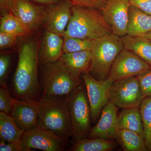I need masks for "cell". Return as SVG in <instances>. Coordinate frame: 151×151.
Segmentation results:
<instances>
[{"instance_id": "6da1fadb", "label": "cell", "mask_w": 151, "mask_h": 151, "mask_svg": "<svg viewBox=\"0 0 151 151\" xmlns=\"http://www.w3.org/2000/svg\"><path fill=\"white\" fill-rule=\"evenodd\" d=\"M39 45L35 40L24 41L20 46L12 81L15 99L39 100Z\"/></svg>"}, {"instance_id": "7a4b0ae2", "label": "cell", "mask_w": 151, "mask_h": 151, "mask_svg": "<svg viewBox=\"0 0 151 151\" xmlns=\"http://www.w3.org/2000/svg\"><path fill=\"white\" fill-rule=\"evenodd\" d=\"M37 126L65 139L72 137L68 96H49L40 98Z\"/></svg>"}, {"instance_id": "3957f363", "label": "cell", "mask_w": 151, "mask_h": 151, "mask_svg": "<svg viewBox=\"0 0 151 151\" xmlns=\"http://www.w3.org/2000/svg\"><path fill=\"white\" fill-rule=\"evenodd\" d=\"M100 10L73 6L72 15L63 37L94 40L113 33Z\"/></svg>"}, {"instance_id": "277c9868", "label": "cell", "mask_w": 151, "mask_h": 151, "mask_svg": "<svg viewBox=\"0 0 151 151\" xmlns=\"http://www.w3.org/2000/svg\"><path fill=\"white\" fill-rule=\"evenodd\" d=\"M42 66L41 86L42 94L49 96H68L83 81L59 60Z\"/></svg>"}, {"instance_id": "5b68a950", "label": "cell", "mask_w": 151, "mask_h": 151, "mask_svg": "<svg viewBox=\"0 0 151 151\" xmlns=\"http://www.w3.org/2000/svg\"><path fill=\"white\" fill-rule=\"evenodd\" d=\"M124 48L122 37L113 33L94 40L89 73L97 80L106 79L114 60Z\"/></svg>"}, {"instance_id": "8992f818", "label": "cell", "mask_w": 151, "mask_h": 151, "mask_svg": "<svg viewBox=\"0 0 151 151\" xmlns=\"http://www.w3.org/2000/svg\"><path fill=\"white\" fill-rule=\"evenodd\" d=\"M68 104L72 138L75 143L87 138L91 129L90 105L83 81L68 95Z\"/></svg>"}, {"instance_id": "52a82bcc", "label": "cell", "mask_w": 151, "mask_h": 151, "mask_svg": "<svg viewBox=\"0 0 151 151\" xmlns=\"http://www.w3.org/2000/svg\"><path fill=\"white\" fill-rule=\"evenodd\" d=\"M81 77L86 88L92 123L95 124L100 119L103 108L110 102V92L114 81L109 77L105 80H97L89 71L81 74Z\"/></svg>"}, {"instance_id": "ba28073f", "label": "cell", "mask_w": 151, "mask_h": 151, "mask_svg": "<svg viewBox=\"0 0 151 151\" xmlns=\"http://www.w3.org/2000/svg\"><path fill=\"white\" fill-rule=\"evenodd\" d=\"M137 76L113 82L109 101L122 109L139 108L144 99Z\"/></svg>"}, {"instance_id": "9c48e42d", "label": "cell", "mask_w": 151, "mask_h": 151, "mask_svg": "<svg viewBox=\"0 0 151 151\" xmlns=\"http://www.w3.org/2000/svg\"><path fill=\"white\" fill-rule=\"evenodd\" d=\"M151 67L137 55L124 48L114 60L108 77L115 82L137 76Z\"/></svg>"}, {"instance_id": "30bf717a", "label": "cell", "mask_w": 151, "mask_h": 151, "mask_svg": "<svg viewBox=\"0 0 151 151\" xmlns=\"http://www.w3.org/2000/svg\"><path fill=\"white\" fill-rule=\"evenodd\" d=\"M67 140L37 126L24 132L22 142L30 151L36 149L44 151H63L65 150Z\"/></svg>"}, {"instance_id": "8fae6325", "label": "cell", "mask_w": 151, "mask_h": 151, "mask_svg": "<svg viewBox=\"0 0 151 151\" xmlns=\"http://www.w3.org/2000/svg\"><path fill=\"white\" fill-rule=\"evenodd\" d=\"M46 6L40 5L30 0H12L10 12L13 14L29 32L43 25Z\"/></svg>"}, {"instance_id": "7c38bea8", "label": "cell", "mask_w": 151, "mask_h": 151, "mask_svg": "<svg viewBox=\"0 0 151 151\" xmlns=\"http://www.w3.org/2000/svg\"><path fill=\"white\" fill-rule=\"evenodd\" d=\"M129 0H107L101 13L113 34L122 37L127 35Z\"/></svg>"}, {"instance_id": "4fadbf2b", "label": "cell", "mask_w": 151, "mask_h": 151, "mask_svg": "<svg viewBox=\"0 0 151 151\" xmlns=\"http://www.w3.org/2000/svg\"><path fill=\"white\" fill-rule=\"evenodd\" d=\"M69 0L46 6L43 26L45 30L63 36L71 17L73 6Z\"/></svg>"}, {"instance_id": "5bb4252c", "label": "cell", "mask_w": 151, "mask_h": 151, "mask_svg": "<svg viewBox=\"0 0 151 151\" xmlns=\"http://www.w3.org/2000/svg\"><path fill=\"white\" fill-rule=\"evenodd\" d=\"M39 113V101L15 99L10 115L19 128L26 132L37 127Z\"/></svg>"}, {"instance_id": "9a60e30c", "label": "cell", "mask_w": 151, "mask_h": 151, "mask_svg": "<svg viewBox=\"0 0 151 151\" xmlns=\"http://www.w3.org/2000/svg\"><path fill=\"white\" fill-rule=\"evenodd\" d=\"M117 107L111 102L103 108L100 119L94 127L91 128L87 138H100L115 140L118 131Z\"/></svg>"}, {"instance_id": "2e32d148", "label": "cell", "mask_w": 151, "mask_h": 151, "mask_svg": "<svg viewBox=\"0 0 151 151\" xmlns=\"http://www.w3.org/2000/svg\"><path fill=\"white\" fill-rule=\"evenodd\" d=\"M63 37L45 30L39 49V61L41 65L56 62L63 54Z\"/></svg>"}, {"instance_id": "e0dca14e", "label": "cell", "mask_w": 151, "mask_h": 151, "mask_svg": "<svg viewBox=\"0 0 151 151\" xmlns=\"http://www.w3.org/2000/svg\"><path fill=\"white\" fill-rule=\"evenodd\" d=\"M151 32V15L137 7L130 6L127 35L143 37Z\"/></svg>"}, {"instance_id": "ac0fdd59", "label": "cell", "mask_w": 151, "mask_h": 151, "mask_svg": "<svg viewBox=\"0 0 151 151\" xmlns=\"http://www.w3.org/2000/svg\"><path fill=\"white\" fill-rule=\"evenodd\" d=\"M61 60L68 68L76 76L80 77L81 74L89 71L92 60L91 50L63 53Z\"/></svg>"}, {"instance_id": "d6986e66", "label": "cell", "mask_w": 151, "mask_h": 151, "mask_svg": "<svg viewBox=\"0 0 151 151\" xmlns=\"http://www.w3.org/2000/svg\"><path fill=\"white\" fill-rule=\"evenodd\" d=\"M117 127L118 129L129 130L144 137V127L139 108L123 109L118 115Z\"/></svg>"}, {"instance_id": "ffe728a7", "label": "cell", "mask_w": 151, "mask_h": 151, "mask_svg": "<svg viewBox=\"0 0 151 151\" xmlns=\"http://www.w3.org/2000/svg\"><path fill=\"white\" fill-rule=\"evenodd\" d=\"M124 48L137 55L151 67V41L143 37H122Z\"/></svg>"}, {"instance_id": "44dd1931", "label": "cell", "mask_w": 151, "mask_h": 151, "mask_svg": "<svg viewBox=\"0 0 151 151\" xmlns=\"http://www.w3.org/2000/svg\"><path fill=\"white\" fill-rule=\"evenodd\" d=\"M115 140L124 151L148 150L144 137L129 130L124 129H118Z\"/></svg>"}, {"instance_id": "7402d4cb", "label": "cell", "mask_w": 151, "mask_h": 151, "mask_svg": "<svg viewBox=\"0 0 151 151\" xmlns=\"http://www.w3.org/2000/svg\"><path fill=\"white\" fill-rule=\"evenodd\" d=\"M24 132L19 128L11 115L1 112V140L11 142H21Z\"/></svg>"}, {"instance_id": "603a6c76", "label": "cell", "mask_w": 151, "mask_h": 151, "mask_svg": "<svg viewBox=\"0 0 151 151\" xmlns=\"http://www.w3.org/2000/svg\"><path fill=\"white\" fill-rule=\"evenodd\" d=\"M118 145L115 140H108L102 138L86 139L74 143L70 149L72 151H109L114 150Z\"/></svg>"}, {"instance_id": "cb8c5ba5", "label": "cell", "mask_w": 151, "mask_h": 151, "mask_svg": "<svg viewBox=\"0 0 151 151\" xmlns=\"http://www.w3.org/2000/svg\"><path fill=\"white\" fill-rule=\"evenodd\" d=\"M29 32V30L10 12L1 16L0 32L19 37L24 35Z\"/></svg>"}, {"instance_id": "d4e9b609", "label": "cell", "mask_w": 151, "mask_h": 151, "mask_svg": "<svg viewBox=\"0 0 151 151\" xmlns=\"http://www.w3.org/2000/svg\"><path fill=\"white\" fill-rule=\"evenodd\" d=\"M143 127L144 137L149 151H151V96L145 97L139 107Z\"/></svg>"}, {"instance_id": "484cf974", "label": "cell", "mask_w": 151, "mask_h": 151, "mask_svg": "<svg viewBox=\"0 0 151 151\" xmlns=\"http://www.w3.org/2000/svg\"><path fill=\"white\" fill-rule=\"evenodd\" d=\"M63 53L91 50L94 40L63 37Z\"/></svg>"}, {"instance_id": "4316f807", "label": "cell", "mask_w": 151, "mask_h": 151, "mask_svg": "<svg viewBox=\"0 0 151 151\" xmlns=\"http://www.w3.org/2000/svg\"><path fill=\"white\" fill-rule=\"evenodd\" d=\"M15 98L9 92L6 84H1L0 87V111L10 115L11 109Z\"/></svg>"}, {"instance_id": "83f0119b", "label": "cell", "mask_w": 151, "mask_h": 151, "mask_svg": "<svg viewBox=\"0 0 151 151\" xmlns=\"http://www.w3.org/2000/svg\"><path fill=\"white\" fill-rule=\"evenodd\" d=\"M12 56L9 53L0 55V85L6 84L12 63Z\"/></svg>"}, {"instance_id": "f1b7e54d", "label": "cell", "mask_w": 151, "mask_h": 151, "mask_svg": "<svg viewBox=\"0 0 151 151\" xmlns=\"http://www.w3.org/2000/svg\"><path fill=\"white\" fill-rule=\"evenodd\" d=\"M144 98L151 96V67L137 76Z\"/></svg>"}, {"instance_id": "f546056e", "label": "cell", "mask_w": 151, "mask_h": 151, "mask_svg": "<svg viewBox=\"0 0 151 151\" xmlns=\"http://www.w3.org/2000/svg\"><path fill=\"white\" fill-rule=\"evenodd\" d=\"M73 6L91 8L101 11L107 0H69Z\"/></svg>"}, {"instance_id": "4dcf8cb0", "label": "cell", "mask_w": 151, "mask_h": 151, "mask_svg": "<svg viewBox=\"0 0 151 151\" xmlns=\"http://www.w3.org/2000/svg\"><path fill=\"white\" fill-rule=\"evenodd\" d=\"M17 36L6 33L0 32V49L1 50L10 48L15 45Z\"/></svg>"}, {"instance_id": "1f68e13d", "label": "cell", "mask_w": 151, "mask_h": 151, "mask_svg": "<svg viewBox=\"0 0 151 151\" xmlns=\"http://www.w3.org/2000/svg\"><path fill=\"white\" fill-rule=\"evenodd\" d=\"M1 151H30L25 147L22 142H11L1 140Z\"/></svg>"}, {"instance_id": "d6a6232c", "label": "cell", "mask_w": 151, "mask_h": 151, "mask_svg": "<svg viewBox=\"0 0 151 151\" xmlns=\"http://www.w3.org/2000/svg\"><path fill=\"white\" fill-rule=\"evenodd\" d=\"M129 1L131 5L151 15V0H129Z\"/></svg>"}, {"instance_id": "836d02e7", "label": "cell", "mask_w": 151, "mask_h": 151, "mask_svg": "<svg viewBox=\"0 0 151 151\" xmlns=\"http://www.w3.org/2000/svg\"><path fill=\"white\" fill-rule=\"evenodd\" d=\"M12 0H0L1 16L10 12V6Z\"/></svg>"}, {"instance_id": "e575fe53", "label": "cell", "mask_w": 151, "mask_h": 151, "mask_svg": "<svg viewBox=\"0 0 151 151\" xmlns=\"http://www.w3.org/2000/svg\"><path fill=\"white\" fill-rule=\"evenodd\" d=\"M30 1L40 5L47 6L56 4L62 0H30Z\"/></svg>"}, {"instance_id": "d590c367", "label": "cell", "mask_w": 151, "mask_h": 151, "mask_svg": "<svg viewBox=\"0 0 151 151\" xmlns=\"http://www.w3.org/2000/svg\"><path fill=\"white\" fill-rule=\"evenodd\" d=\"M143 37H145L146 38L148 39L149 40L151 41V32L145 35H144V36H143Z\"/></svg>"}]
</instances>
